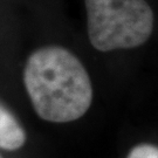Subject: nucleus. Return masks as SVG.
I'll use <instances>...</instances> for the list:
<instances>
[{
    "label": "nucleus",
    "mask_w": 158,
    "mask_h": 158,
    "mask_svg": "<svg viewBox=\"0 0 158 158\" xmlns=\"http://www.w3.org/2000/svg\"><path fill=\"white\" fill-rule=\"evenodd\" d=\"M25 87L40 117L66 123L82 117L93 101V88L85 66L59 46L35 51L23 72Z\"/></svg>",
    "instance_id": "obj_1"
},
{
    "label": "nucleus",
    "mask_w": 158,
    "mask_h": 158,
    "mask_svg": "<svg viewBox=\"0 0 158 158\" xmlns=\"http://www.w3.org/2000/svg\"><path fill=\"white\" fill-rule=\"evenodd\" d=\"M88 36L101 52L131 49L145 44L155 17L145 0H85Z\"/></svg>",
    "instance_id": "obj_2"
},
{
    "label": "nucleus",
    "mask_w": 158,
    "mask_h": 158,
    "mask_svg": "<svg viewBox=\"0 0 158 158\" xmlns=\"http://www.w3.org/2000/svg\"><path fill=\"white\" fill-rule=\"evenodd\" d=\"M26 136L21 125L7 109L0 104V148L17 150L25 143Z\"/></svg>",
    "instance_id": "obj_3"
},
{
    "label": "nucleus",
    "mask_w": 158,
    "mask_h": 158,
    "mask_svg": "<svg viewBox=\"0 0 158 158\" xmlns=\"http://www.w3.org/2000/svg\"><path fill=\"white\" fill-rule=\"evenodd\" d=\"M128 158H158V147L152 144H139L130 151Z\"/></svg>",
    "instance_id": "obj_4"
}]
</instances>
